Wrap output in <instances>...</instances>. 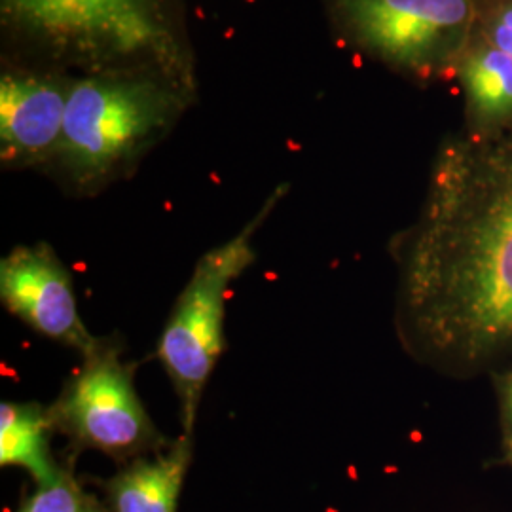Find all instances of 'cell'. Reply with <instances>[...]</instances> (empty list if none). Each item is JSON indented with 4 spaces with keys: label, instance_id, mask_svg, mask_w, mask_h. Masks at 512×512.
I'll list each match as a JSON object with an SVG mask.
<instances>
[{
    "label": "cell",
    "instance_id": "obj_3",
    "mask_svg": "<svg viewBox=\"0 0 512 512\" xmlns=\"http://www.w3.org/2000/svg\"><path fill=\"white\" fill-rule=\"evenodd\" d=\"M4 25L84 74L154 71L192 84L179 0H0Z\"/></svg>",
    "mask_w": 512,
    "mask_h": 512
},
{
    "label": "cell",
    "instance_id": "obj_12",
    "mask_svg": "<svg viewBox=\"0 0 512 512\" xmlns=\"http://www.w3.org/2000/svg\"><path fill=\"white\" fill-rule=\"evenodd\" d=\"M14 512H110L103 499L86 490L74 475L73 463L57 482L35 486L21 497Z\"/></svg>",
    "mask_w": 512,
    "mask_h": 512
},
{
    "label": "cell",
    "instance_id": "obj_15",
    "mask_svg": "<svg viewBox=\"0 0 512 512\" xmlns=\"http://www.w3.org/2000/svg\"><path fill=\"white\" fill-rule=\"evenodd\" d=\"M503 452L505 463L512 467V423H503Z\"/></svg>",
    "mask_w": 512,
    "mask_h": 512
},
{
    "label": "cell",
    "instance_id": "obj_8",
    "mask_svg": "<svg viewBox=\"0 0 512 512\" xmlns=\"http://www.w3.org/2000/svg\"><path fill=\"white\" fill-rule=\"evenodd\" d=\"M73 78L37 71L0 76V160L6 169H50L65 126Z\"/></svg>",
    "mask_w": 512,
    "mask_h": 512
},
{
    "label": "cell",
    "instance_id": "obj_13",
    "mask_svg": "<svg viewBox=\"0 0 512 512\" xmlns=\"http://www.w3.org/2000/svg\"><path fill=\"white\" fill-rule=\"evenodd\" d=\"M488 44L512 57V0L501 4L490 19Z\"/></svg>",
    "mask_w": 512,
    "mask_h": 512
},
{
    "label": "cell",
    "instance_id": "obj_2",
    "mask_svg": "<svg viewBox=\"0 0 512 512\" xmlns=\"http://www.w3.org/2000/svg\"><path fill=\"white\" fill-rule=\"evenodd\" d=\"M192 84L154 71L73 78L52 173L78 196H95L128 179L177 124Z\"/></svg>",
    "mask_w": 512,
    "mask_h": 512
},
{
    "label": "cell",
    "instance_id": "obj_1",
    "mask_svg": "<svg viewBox=\"0 0 512 512\" xmlns=\"http://www.w3.org/2000/svg\"><path fill=\"white\" fill-rule=\"evenodd\" d=\"M406 353L473 378L512 351V137L440 158L420 222L395 245Z\"/></svg>",
    "mask_w": 512,
    "mask_h": 512
},
{
    "label": "cell",
    "instance_id": "obj_4",
    "mask_svg": "<svg viewBox=\"0 0 512 512\" xmlns=\"http://www.w3.org/2000/svg\"><path fill=\"white\" fill-rule=\"evenodd\" d=\"M279 184L238 236L213 247L196 262L165 321L158 359L181 406L183 433L194 435L203 391L224 351L226 298L232 283L255 264V236L287 194Z\"/></svg>",
    "mask_w": 512,
    "mask_h": 512
},
{
    "label": "cell",
    "instance_id": "obj_7",
    "mask_svg": "<svg viewBox=\"0 0 512 512\" xmlns=\"http://www.w3.org/2000/svg\"><path fill=\"white\" fill-rule=\"evenodd\" d=\"M0 300L29 329L80 357L99 342L78 313L73 275L48 243L18 245L0 260Z\"/></svg>",
    "mask_w": 512,
    "mask_h": 512
},
{
    "label": "cell",
    "instance_id": "obj_14",
    "mask_svg": "<svg viewBox=\"0 0 512 512\" xmlns=\"http://www.w3.org/2000/svg\"><path fill=\"white\" fill-rule=\"evenodd\" d=\"M497 395L503 423H512V368L497 376Z\"/></svg>",
    "mask_w": 512,
    "mask_h": 512
},
{
    "label": "cell",
    "instance_id": "obj_10",
    "mask_svg": "<svg viewBox=\"0 0 512 512\" xmlns=\"http://www.w3.org/2000/svg\"><path fill=\"white\" fill-rule=\"evenodd\" d=\"M54 433L48 406L4 401L0 404V465L23 469L35 486L54 484L73 463L54 458Z\"/></svg>",
    "mask_w": 512,
    "mask_h": 512
},
{
    "label": "cell",
    "instance_id": "obj_6",
    "mask_svg": "<svg viewBox=\"0 0 512 512\" xmlns=\"http://www.w3.org/2000/svg\"><path fill=\"white\" fill-rule=\"evenodd\" d=\"M334 8L368 52L418 73L454 54L473 19L471 0H334Z\"/></svg>",
    "mask_w": 512,
    "mask_h": 512
},
{
    "label": "cell",
    "instance_id": "obj_11",
    "mask_svg": "<svg viewBox=\"0 0 512 512\" xmlns=\"http://www.w3.org/2000/svg\"><path fill=\"white\" fill-rule=\"evenodd\" d=\"M461 80L476 120L497 126L512 118V57L492 44L467 55Z\"/></svg>",
    "mask_w": 512,
    "mask_h": 512
},
{
    "label": "cell",
    "instance_id": "obj_5",
    "mask_svg": "<svg viewBox=\"0 0 512 512\" xmlns=\"http://www.w3.org/2000/svg\"><path fill=\"white\" fill-rule=\"evenodd\" d=\"M133 374L135 368L124 361L114 338H99L82 355V363L48 406L55 433L69 440L73 461L93 450L124 465L171 442L148 416Z\"/></svg>",
    "mask_w": 512,
    "mask_h": 512
},
{
    "label": "cell",
    "instance_id": "obj_9",
    "mask_svg": "<svg viewBox=\"0 0 512 512\" xmlns=\"http://www.w3.org/2000/svg\"><path fill=\"white\" fill-rule=\"evenodd\" d=\"M194 458V435L183 433L162 450L120 465L109 478L93 480L110 512H177Z\"/></svg>",
    "mask_w": 512,
    "mask_h": 512
}]
</instances>
